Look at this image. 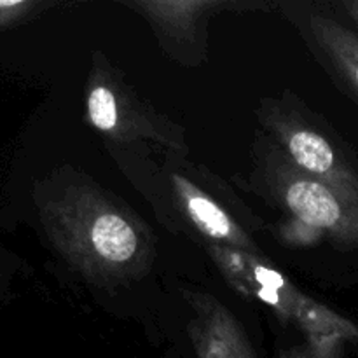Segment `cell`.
<instances>
[{"instance_id":"cell-11","label":"cell","mask_w":358,"mask_h":358,"mask_svg":"<svg viewBox=\"0 0 358 358\" xmlns=\"http://www.w3.org/2000/svg\"><path fill=\"white\" fill-rule=\"evenodd\" d=\"M341 339L308 341L306 346H297L282 358H341Z\"/></svg>"},{"instance_id":"cell-7","label":"cell","mask_w":358,"mask_h":358,"mask_svg":"<svg viewBox=\"0 0 358 358\" xmlns=\"http://www.w3.org/2000/svg\"><path fill=\"white\" fill-rule=\"evenodd\" d=\"M185 297L194 308L189 332L198 358H255L247 334L224 304L203 292Z\"/></svg>"},{"instance_id":"cell-3","label":"cell","mask_w":358,"mask_h":358,"mask_svg":"<svg viewBox=\"0 0 358 358\" xmlns=\"http://www.w3.org/2000/svg\"><path fill=\"white\" fill-rule=\"evenodd\" d=\"M86 110L93 128L119 142L143 140L173 150L185 149L180 128L136 96L101 56L94 58L87 80Z\"/></svg>"},{"instance_id":"cell-2","label":"cell","mask_w":358,"mask_h":358,"mask_svg":"<svg viewBox=\"0 0 358 358\" xmlns=\"http://www.w3.org/2000/svg\"><path fill=\"white\" fill-rule=\"evenodd\" d=\"M208 252L234 290L276 311L306 334L308 341H358V325L310 296L250 252L226 245H208Z\"/></svg>"},{"instance_id":"cell-12","label":"cell","mask_w":358,"mask_h":358,"mask_svg":"<svg viewBox=\"0 0 358 358\" xmlns=\"http://www.w3.org/2000/svg\"><path fill=\"white\" fill-rule=\"evenodd\" d=\"M343 7H345V9H346L348 16L352 17V20L358 24V0H352V2H345V3H343Z\"/></svg>"},{"instance_id":"cell-6","label":"cell","mask_w":358,"mask_h":358,"mask_svg":"<svg viewBox=\"0 0 358 358\" xmlns=\"http://www.w3.org/2000/svg\"><path fill=\"white\" fill-rule=\"evenodd\" d=\"M131 9L138 10L156 30L164 48L180 56L203 51V31L210 14L226 7L215 0H166V2H129Z\"/></svg>"},{"instance_id":"cell-13","label":"cell","mask_w":358,"mask_h":358,"mask_svg":"<svg viewBox=\"0 0 358 358\" xmlns=\"http://www.w3.org/2000/svg\"><path fill=\"white\" fill-rule=\"evenodd\" d=\"M2 255H0V285H2L3 283V278H6V271H3V268H2Z\"/></svg>"},{"instance_id":"cell-10","label":"cell","mask_w":358,"mask_h":358,"mask_svg":"<svg viewBox=\"0 0 358 358\" xmlns=\"http://www.w3.org/2000/svg\"><path fill=\"white\" fill-rule=\"evenodd\" d=\"M45 3L37 0H0V30H7L34 16Z\"/></svg>"},{"instance_id":"cell-8","label":"cell","mask_w":358,"mask_h":358,"mask_svg":"<svg viewBox=\"0 0 358 358\" xmlns=\"http://www.w3.org/2000/svg\"><path fill=\"white\" fill-rule=\"evenodd\" d=\"M171 185H173L175 196H177L187 219L198 227L199 233L210 238L212 243L226 245V247L236 248V250L255 254L252 238L206 192H203L192 182L184 177H178V175L171 177Z\"/></svg>"},{"instance_id":"cell-1","label":"cell","mask_w":358,"mask_h":358,"mask_svg":"<svg viewBox=\"0 0 358 358\" xmlns=\"http://www.w3.org/2000/svg\"><path fill=\"white\" fill-rule=\"evenodd\" d=\"M42 227L58 254L98 285L147 275L152 238L145 224L90 182H72L37 198Z\"/></svg>"},{"instance_id":"cell-9","label":"cell","mask_w":358,"mask_h":358,"mask_svg":"<svg viewBox=\"0 0 358 358\" xmlns=\"http://www.w3.org/2000/svg\"><path fill=\"white\" fill-rule=\"evenodd\" d=\"M308 27L320 51L358 93V35L324 14L310 16Z\"/></svg>"},{"instance_id":"cell-4","label":"cell","mask_w":358,"mask_h":358,"mask_svg":"<svg viewBox=\"0 0 358 358\" xmlns=\"http://www.w3.org/2000/svg\"><path fill=\"white\" fill-rule=\"evenodd\" d=\"M266 180L271 196L297 222L341 243L358 245V196L310 177L283 152L269 159Z\"/></svg>"},{"instance_id":"cell-5","label":"cell","mask_w":358,"mask_h":358,"mask_svg":"<svg viewBox=\"0 0 358 358\" xmlns=\"http://www.w3.org/2000/svg\"><path fill=\"white\" fill-rule=\"evenodd\" d=\"M262 122L282 145V152L301 171L348 194L358 196V171L331 145L327 138L315 131L297 115L283 108L266 107Z\"/></svg>"}]
</instances>
